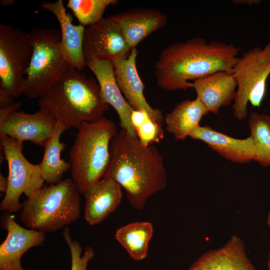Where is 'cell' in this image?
Returning <instances> with one entry per match:
<instances>
[{
    "label": "cell",
    "mask_w": 270,
    "mask_h": 270,
    "mask_svg": "<svg viewBox=\"0 0 270 270\" xmlns=\"http://www.w3.org/2000/svg\"><path fill=\"white\" fill-rule=\"evenodd\" d=\"M110 152V161L103 178L118 183L133 208L144 209L150 197L166 188L164 158L154 146L144 144L122 129L112 138Z\"/></svg>",
    "instance_id": "cell-1"
},
{
    "label": "cell",
    "mask_w": 270,
    "mask_h": 270,
    "mask_svg": "<svg viewBox=\"0 0 270 270\" xmlns=\"http://www.w3.org/2000/svg\"><path fill=\"white\" fill-rule=\"evenodd\" d=\"M241 50L200 37L172 44L162 50L154 66L156 84L165 90H186L192 88L190 80L220 71L233 74Z\"/></svg>",
    "instance_id": "cell-2"
},
{
    "label": "cell",
    "mask_w": 270,
    "mask_h": 270,
    "mask_svg": "<svg viewBox=\"0 0 270 270\" xmlns=\"http://www.w3.org/2000/svg\"><path fill=\"white\" fill-rule=\"evenodd\" d=\"M38 106L68 129L77 128L84 122H97L110 108L97 80L70 66L38 98Z\"/></svg>",
    "instance_id": "cell-3"
},
{
    "label": "cell",
    "mask_w": 270,
    "mask_h": 270,
    "mask_svg": "<svg viewBox=\"0 0 270 270\" xmlns=\"http://www.w3.org/2000/svg\"><path fill=\"white\" fill-rule=\"evenodd\" d=\"M77 130L69 162L71 179L79 193L84 194L103 178L110 161V143L118 132L114 122L104 116L84 122Z\"/></svg>",
    "instance_id": "cell-4"
},
{
    "label": "cell",
    "mask_w": 270,
    "mask_h": 270,
    "mask_svg": "<svg viewBox=\"0 0 270 270\" xmlns=\"http://www.w3.org/2000/svg\"><path fill=\"white\" fill-rule=\"evenodd\" d=\"M80 194L71 178L43 186L22 203L21 221L26 228L52 232L80 218Z\"/></svg>",
    "instance_id": "cell-5"
},
{
    "label": "cell",
    "mask_w": 270,
    "mask_h": 270,
    "mask_svg": "<svg viewBox=\"0 0 270 270\" xmlns=\"http://www.w3.org/2000/svg\"><path fill=\"white\" fill-rule=\"evenodd\" d=\"M30 34L33 50L23 94L29 98H38L62 77L70 66L62 52L60 31L36 27Z\"/></svg>",
    "instance_id": "cell-6"
},
{
    "label": "cell",
    "mask_w": 270,
    "mask_h": 270,
    "mask_svg": "<svg viewBox=\"0 0 270 270\" xmlns=\"http://www.w3.org/2000/svg\"><path fill=\"white\" fill-rule=\"evenodd\" d=\"M237 88L232 108L240 120L248 116V102L260 108L266 93V83L270 74V42L264 48L254 47L238 58L233 69Z\"/></svg>",
    "instance_id": "cell-7"
},
{
    "label": "cell",
    "mask_w": 270,
    "mask_h": 270,
    "mask_svg": "<svg viewBox=\"0 0 270 270\" xmlns=\"http://www.w3.org/2000/svg\"><path fill=\"white\" fill-rule=\"evenodd\" d=\"M32 50L30 32L0 24V88L14 99L23 94Z\"/></svg>",
    "instance_id": "cell-8"
},
{
    "label": "cell",
    "mask_w": 270,
    "mask_h": 270,
    "mask_svg": "<svg viewBox=\"0 0 270 270\" xmlns=\"http://www.w3.org/2000/svg\"><path fill=\"white\" fill-rule=\"evenodd\" d=\"M0 146L6 160L8 188L0 204V210L10 214L22 210L19 202L22 194L27 198L44 186L38 164L30 162L22 153L23 142L0 134Z\"/></svg>",
    "instance_id": "cell-9"
},
{
    "label": "cell",
    "mask_w": 270,
    "mask_h": 270,
    "mask_svg": "<svg viewBox=\"0 0 270 270\" xmlns=\"http://www.w3.org/2000/svg\"><path fill=\"white\" fill-rule=\"evenodd\" d=\"M130 51L120 28L108 17L85 28L83 52L86 62L124 59Z\"/></svg>",
    "instance_id": "cell-10"
},
{
    "label": "cell",
    "mask_w": 270,
    "mask_h": 270,
    "mask_svg": "<svg viewBox=\"0 0 270 270\" xmlns=\"http://www.w3.org/2000/svg\"><path fill=\"white\" fill-rule=\"evenodd\" d=\"M0 226L8 234L0 246V270H26L21 258L30 248L42 244L45 232L21 226L6 212L2 214Z\"/></svg>",
    "instance_id": "cell-11"
},
{
    "label": "cell",
    "mask_w": 270,
    "mask_h": 270,
    "mask_svg": "<svg viewBox=\"0 0 270 270\" xmlns=\"http://www.w3.org/2000/svg\"><path fill=\"white\" fill-rule=\"evenodd\" d=\"M56 125V120L44 110L39 109L33 114L18 110L0 120V134L44 147L53 134Z\"/></svg>",
    "instance_id": "cell-12"
},
{
    "label": "cell",
    "mask_w": 270,
    "mask_h": 270,
    "mask_svg": "<svg viewBox=\"0 0 270 270\" xmlns=\"http://www.w3.org/2000/svg\"><path fill=\"white\" fill-rule=\"evenodd\" d=\"M137 56L138 50L134 48L127 58L112 60L117 83L124 98L134 110L145 112L153 122L162 125L164 118L162 112L152 108L144 96V86L136 68Z\"/></svg>",
    "instance_id": "cell-13"
},
{
    "label": "cell",
    "mask_w": 270,
    "mask_h": 270,
    "mask_svg": "<svg viewBox=\"0 0 270 270\" xmlns=\"http://www.w3.org/2000/svg\"><path fill=\"white\" fill-rule=\"evenodd\" d=\"M86 66L96 76L104 98L117 112L120 127L131 136L138 138L136 130L131 122V116L134 110L119 88L112 60H86Z\"/></svg>",
    "instance_id": "cell-14"
},
{
    "label": "cell",
    "mask_w": 270,
    "mask_h": 270,
    "mask_svg": "<svg viewBox=\"0 0 270 270\" xmlns=\"http://www.w3.org/2000/svg\"><path fill=\"white\" fill-rule=\"evenodd\" d=\"M108 18L120 28L131 50L168 23L166 15L159 10L142 8H133Z\"/></svg>",
    "instance_id": "cell-15"
},
{
    "label": "cell",
    "mask_w": 270,
    "mask_h": 270,
    "mask_svg": "<svg viewBox=\"0 0 270 270\" xmlns=\"http://www.w3.org/2000/svg\"><path fill=\"white\" fill-rule=\"evenodd\" d=\"M41 6L51 12L58 20L60 28V48L62 54L70 66L82 71L86 66L83 52L85 26L72 23L71 14L66 11L62 0L44 2Z\"/></svg>",
    "instance_id": "cell-16"
},
{
    "label": "cell",
    "mask_w": 270,
    "mask_h": 270,
    "mask_svg": "<svg viewBox=\"0 0 270 270\" xmlns=\"http://www.w3.org/2000/svg\"><path fill=\"white\" fill-rule=\"evenodd\" d=\"M188 270H256L248 258L242 240L232 236L221 248L202 254Z\"/></svg>",
    "instance_id": "cell-17"
},
{
    "label": "cell",
    "mask_w": 270,
    "mask_h": 270,
    "mask_svg": "<svg viewBox=\"0 0 270 270\" xmlns=\"http://www.w3.org/2000/svg\"><path fill=\"white\" fill-rule=\"evenodd\" d=\"M190 137L203 142L221 156L232 162L245 164L254 160L256 150L250 136L244 139L236 138L209 126H199Z\"/></svg>",
    "instance_id": "cell-18"
},
{
    "label": "cell",
    "mask_w": 270,
    "mask_h": 270,
    "mask_svg": "<svg viewBox=\"0 0 270 270\" xmlns=\"http://www.w3.org/2000/svg\"><path fill=\"white\" fill-rule=\"evenodd\" d=\"M192 83L196 98L210 112L216 114L222 106H228L234 100L237 84L233 74L217 72Z\"/></svg>",
    "instance_id": "cell-19"
},
{
    "label": "cell",
    "mask_w": 270,
    "mask_h": 270,
    "mask_svg": "<svg viewBox=\"0 0 270 270\" xmlns=\"http://www.w3.org/2000/svg\"><path fill=\"white\" fill-rule=\"evenodd\" d=\"M122 189L114 180L102 178L84 194V218L88 224H99L116 210L122 200Z\"/></svg>",
    "instance_id": "cell-20"
},
{
    "label": "cell",
    "mask_w": 270,
    "mask_h": 270,
    "mask_svg": "<svg viewBox=\"0 0 270 270\" xmlns=\"http://www.w3.org/2000/svg\"><path fill=\"white\" fill-rule=\"evenodd\" d=\"M210 112L197 98L178 103L164 118L166 130L176 140H184L200 126L202 117Z\"/></svg>",
    "instance_id": "cell-21"
},
{
    "label": "cell",
    "mask_w": 270,
    "mask_h": 270,
    "mask_svg": "<svg viewBox=\"0 0 270 270\" xmlns=\"http://www.w3.org/2000/svg\"><path fill=\"white\" fill-rule=\"evenodd\" d=\"M67 130L64 124L56 122L53 134L44 146V156L38 165L43 180L48 184L60 182L64 174L70 169V162L60 157L66 144L60 140V138Z\"/></svg>",
    "instance_id": "cell-22"
},
{
    "label": "cell",
    "mask_w": 270,
    "mask_h": 270,
    "mask_svg": "<svg viewBox=\"0 0 270 270\" xmlns=\"http://www.w3.org/2000/svg\"><path fill=\"white\" fill-rule=\"evenodd\" d=\"M154 234L152 224L148 222H136L118 228L116 240L136 260L145 258L148 254V244Z\"/></svg>",
    "instance_id": "cell-23"
},
{
    "label": "cell",
    "mask_w": 270,
    "mask_h": 270,
    "mask_svg": "<svg viewBox=\"0 0 270 270\" xmlns=\"http://www.w3.org/2000/svg\"><path fill=\"white\" fill-rule=\"evenodd\" d=\"M248 124L256 150L254 160L270 166V116L254 112Z\"/></svg>",
    "instance_id": "cell-24"
},
{
    "label": "cell",
    "mask_w": 270,
    "mask_h": 270,
    "mask_svg": "<svg viewBox=\"0 0 270 270\" xmlns=\"http://www.w3.org/2000/svg\"><path fill=\"white\" fill-rule=\"evenodd\" d=\"M117 2L116 0H68L66 6L72 12L80 24L86 27L100 20L106 8Z\"/></svg>",
    "instance_id": "cell-25"
},
{
    "label": "cell",
    "mask_w": 270,
    "mask_h": 270,
    "mask_svg": "<svg viewBox=\"0 0 270 270\" xmlns=\"http://www.w3.org/2000/svg\"><path fill=\"white\" fill-rule=\"evenodd\" d=\"M62 236L70 250V270H87L88 262L94 256V249L91 246H86L82 255V247L80 243L76 240L72 239L68 227L64 228Z\"/></svg>",
    "instance_id": "cell-26"
},
{
    "label": "cell",
    "mask_w": 270,
    "mask_h": 270,
    "mask_svg": "<svg viewBox=\"0 0 270 270\" xmlns=\"http://www.w3.org/2000/svg\"><path fill=\"white\" fill-rule=\"evenodd\" d=\"M138 140L146 146L160 142L164 137L162 125L153 122L148 118L136 128Z\"/></svg>",
    "instance_id": "cell-27"
},
{
    "label": "cell",
    "mask_w": 270,
    "mask_h": 270,
    "mask_svg": "<svg viewBox=\"0 0 270 270\" xmlns=\"http://www.w3.org/2000/svg\"><path fill=\"white\" fill-rule=\"evenodd\" d=\"M148 118L150 116L145 112L134 110L131 116V122L136 130L138 127L144 123Z\"/></svg>",
    "instance_id": "cell-28"
},
{
    "label": "cell",
    "mask_w": 270,
    "mask_h": 270,
    "mask_svg": "<svg viewBox=\"0 0 270 270\" xmlns=\"http://www.w3.org/2000/svg\"><path fill=\"white\" fill-rule=\"evenodd\" d=\"M22 102H14L13 103L0 108V120H4L10 114L19 110Z\"/></svg>",
    "instance_id": "cell-29"
},
{
    "label": "cell",
    "mask_w": 270,
    "mask_h": 270,
    "mask_svg": "<svg viewBox=\"0 0 270 270\" xmlns=\"http://www.w3.org/2000/svg\"><path fill=\"white\" fill-rule=\"evenodd\" d=\"M14 102V98L6 92L0 88V108L6 106Z\"/></svg>",
    "instance_id": "cell-30"
},
{
    "label": "cell",
    "mask_w": 270,
    "mask_h": 270,
    "mask_svg": "<svg viewBox=\"0 0 270 270\" xmlns=\"http://www.w3.org/2000/svg\"><path fill=\"white\" fill-rule=\"evenodd\" d=\"M8 188V178L5 177L2 173L0 174V192L6 193Z\"/></svg>",
    "instance_id": "cell-31"
},
{
    "label": "cell",
    "mask_w": 270,
    "mask_h": 270,
    "mask_svg": "<svg viewBox=\"0 0 270 270\" xmlns=\"http://www.w3.org/2000/svg\"><path fill=\"white\" fill-rule=\"evenodd\" d=\"M260 1L255 0H234L232 3L234 4H254L258 3Z\"/></svg>",
    "instance_id": "cell-32"
},
{
    "label": "cell",
    "mask_w": 270,
    "mask_h": 270,
    "mask_svg": "<svg viewBox=\"0 0 270 270\" xmlns=\"http://www.w3.org/2000/svg\"><path fill=\"white\" fill-rule=\"evenodd\" d=\"M0 4L4 6H10L14 3L13 0H2L0 2Z\"/></svg>",
    "instance_id": "cell-33"
},
{
    "label": "cell",
    "mask_w": 270,
    "mask_h": 270,
    "mask_svg": "<svg viewBox=\"0 0 270 270\" xmlns=\"http://www.w3.org/2000/svg\"><path fill=\"white\" fill-rule=\"evenodd\" d=\"M266 223L268 226L270 228V211L268 213Z\"/></svg>",
    "instance_id": "cell-34"
},
{
    "label": "cell",
    "mask_w": 270,
    "mask_h": 270,
    "mask_svg": "<svg viewBox=\"0 0 270 270\" xmlns=\"http://www.w3.org/2000/svg\"><path fill=\"white\" fill-rule=\"evenodd\" d=\"M268 270H270V253L269 254L268 256Z\"/></svg>",
    "instance_id": "cell-35"
}]
</instances>
